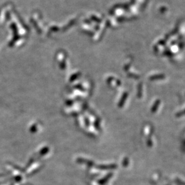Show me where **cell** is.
I'll use <instances>...</instances> for the list:
<instances>
[]
</instances>
